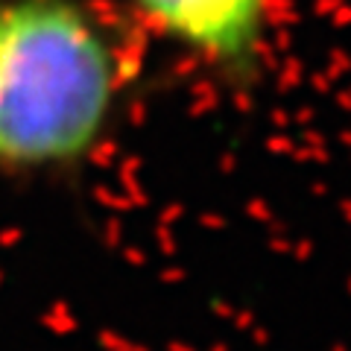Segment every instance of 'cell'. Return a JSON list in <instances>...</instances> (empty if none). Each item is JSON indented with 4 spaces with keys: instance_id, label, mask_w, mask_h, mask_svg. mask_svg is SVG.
Masks as SVG:
<instances>
[{
    "instance_id": "1",
    "label": "cell",
    "mask_w": 351,
    "mask_h": 351,
    "mask_svg": "<svg viewBox=\"0 0 351 351\" xmlns=\"http://www.w3.org/2000/svg\"><path fill=\"white\" fill-rule=\"evenodd\" d=\"M129 53L88 0H0V167L62 170L100 147Z\"/></svg>"
},
{
    "instance_id": "2",
    "label": "cell",
    "mask_w": 351,
    "mask_h": 351,
    "mask_svg": "<svg viewBox=\"0 0 351 351\" xmlns=\"http://www.w3.org/2000/svg\"><path fill=\"white\" fill-rule=\"evenodd\" d=\"M144 36L228 82L252 80L269 53L284 0H120Z\"/></svg>"
}]
</instances>
